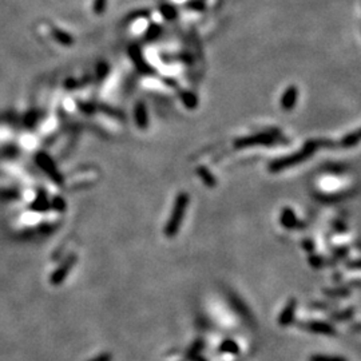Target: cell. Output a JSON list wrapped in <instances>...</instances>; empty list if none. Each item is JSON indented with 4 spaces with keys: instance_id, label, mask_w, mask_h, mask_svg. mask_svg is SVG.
Listing matches in <instances>:
<instances>
[{
    "instance_id": "obj_1",
    "label": "cell",
    "mask_w": 361,
    "mask_h": 361,
    "mask_svg": "<svg viewBox=\"0 0 361 361\" xmlns=\"http://www.w3.org/2000/svg\"><path fill=\"white\" fill-rule=\"evenodd\" d=\"M320 146H321L320 141H309V142H306L305 145H304L300 150L296 151V153H292V154L281 157V158L273 159V161L268 165V169H269L270 173L276 174V173H281V171L286 170V169H290V167L301 165L302 162L308 161V159L317 151V149Z\"/></svg>"
},
{
    "instance_id": "obj_2",
    "label": "cell",
    "mask_w": 361,
    "mask_h": 361,
    "mask_svg": "<svg viewBox=\"0 0 361 361\" xmlns=\"http://www.w3.org/2000/svg\"><path fill=\"white\" fill-rule=\"evenodd\" d=\"M189 202H190V197H189L186 191H181V193L177 194L171 214L166 221L165 229H163V233H165L167 238H174L175 235L178 234V231L181 230Z\"/></svg>"
},
{
    "instance_id": "obj_3",
    "label": "cell",
    "mask_w": 361,
    "mask_h": 361,
    "mask_svg": "<svg viewBox=\"0 0 361 361\" xmlns=\"http://www.w3.org/2000/svg\"><path fill=\"white\" fill-rule=\"evenodd\" d=\"M278 131H265V133H257V134L249 135V137H242L235 139V149H245V147L253 146H270L277 142Z\"/></svg>"
},
{
    "instance_id": "obj_4",
    "label": "cell",
    "mask_w": 361,
    "mask_h": 361,
    "mask_svg": "<svg viewBox=\"0 0 361 361\" xmlns=\"http://www.w3.org/2000/svg\"><path fill=\"white\" fill-rule=\"evenodd\" d=\"M280 223L282 225V227H285L288 230H301V229H305L306 223L301 219H298V217L296 215V211L289 206H285L281 210V214H280Z\"/></svg>"
},
{
    "instance_id": "obj_5",
    "label": "cell",
    "mask_w": 361,
    "mask_h": 361,
    "mask_svg": "<svg viewBox=\"0 0 361 361\" xmlns=\"http://www.w3.org/2000/svg\"><path fill=\"white\" fill-rule=\"evenodd\" d=\"M298 301L297 298L292 297L289 301L286 302L285 306L282 308L281 313L278 314V325L285 328V326L292 325L296 320V312H297Z\"/></svg>"
},
{
    "instance_id": "obj_6",
    "label": "cell",
    "mask_w": 361,
    "mask_h": 361,
    "mask_svg": "<svg viewBox=\"0 0 361 361\" xmlns=\"http://www.w3.org/2000/svg\"><path fill=\"white\" fill-rule=\"evenodd\" d=\"M305 328L309 332L314 334H321V336H328V337H334L337 336V329L334 328L332 322L321 321V320H312V321L306 322Z\"/></svg>"
},
{
    "instance_id": "obj_7",
    "label": "cell",
    "mask_w": 361,
    "mask_h": 361,
    "mask_svg": "<svg viewBox=\"0 0 361 361\" xmlns=\"http://www.w3.org/2000/svg\"><path fill=\"white\" fill-rule=\"evenodd\" d=\"M298 100V88L296 86H289L281 96V108L284 111H292Z\"/></svg>"
},
{
    "instance_id": "obj_8",
    "label": "cell",
    "mask_w": 361,
    "mask_h": 361,
    "mask_svg": "<svg viewBox=\"0 0 361 361\" xmlns=\"http://www.w3.org/2000/svg\"><path fill=\"white\" fill-rule=\"evenodd\" d=\"M130 56L135 63V67L138 68L139 71L143 72V74H154V70L149 66V63L145 62V58H143L139 47H137V46L130 47Z\"/></svg>"
},
{
    "instance_id": "obj_9",
    "label": "cell",
    "mask_w": 361,
    "mask_h": 361,
    "mask_svg": "<svg viewBox=\"0 0 361 361\" xmlns=\"http://www.w3.org/2000/svg\"><path fill=\"white\" fill-rule=\"evenodd\" d=\"M134 121L135 125L141 129V130H146L149 127V112L143 102L135 103L134 107Z\"/></svg>"
},
{
    "instance_id": "obj_10",
    "label": "cell",
    "mask_w": 361,
    "mask_h": 361,
    "mask_svg": "<svg viewBox=\"0 0 361 361\" xmlns=\"http://www.w3.org/2000/svg\"><path fill=\"white\" fill-rule=\"evenodd\" d=\"M322 293L329 298H342L352 294V288L346 285H338L336 288H324Z\"/></svg>"
},
{
    "instance_id": "obj_11",
    "label": "cell",
    "mask_w": 361,
    "mask_h": 361,
    "mask_svg": "<svg viewBox=\"0 0 361 361\" xmlns=\"http://www.w3.org/2000/svg\"><path fill=\"white\" fill-rule=\"evenodd\" d=\"M356 314V306H348L342 310H336L329 314V320L333 322H344L349 321L350 318Z\"/></svg>"
},
{
    "instance_id": "obj_12",
    "label": "cell",
    "mask_w": 361,
    "mask_h": 361,
    "mask_svg": "<svg viewBox=\"0 0 361 361\" xmlns=\"http://www.w3.org/2000/svg\"><path fill=\"white\" fill-rule=\"evenodd\" d=\"M195 174L198 175L199 178L202 179V182L203 185L206 187H210V189H213V187L217 186V179H215V177L213 175V173H211L207 167L205 166H198L197 169H195Z\"/></svg>"
},
{
    "instance_id": "obj_13",
    "label": "cell",
    "mask_w": 361,
    "mask_h": 361,
    "mask_svg": "<svg viewBox=\"0 0 361 361\" xmlns=\"http://www.w3.org/2000/svg\"><path fill=\"white\" fill-rule=\"evenodd\" d=\"M218 350L221 353L223 354H231V356H237V354L241 352V348L234 340H231V338H226V340H223L218 346Z\"/></svg>"
},
{
    "instance_id": "obj_14",
    "label": "cell",
    "mask_w": 361,
    "mask_h": 361,
    "mask_svg": "<svg viewBox=\"0 0 361 361\" xmlns=\"http://www.w3.org/2000/svg\"><path fill=\"white\" fill-rule=\"evenodd\" d=\"M352 191H344V193H340V194H317V199H320L321 202L324 203H336L338 201H342V199H346L352 197Z\"/></svg>"
},
{
    "instance_id": "obj_15",
    "label": "cell",
    "mask_w": 361,
    "mask_h": 361,
    "mask_svg": "<svg viewBox=\"0 0 361 361\" xmlns=\"http://www.w3.org/2000/svg\"><path fill=\"white\" fill-rule=\"evenodd\" d=\"M349 254V248L346 246H338V248H334L332 250V260L330 261H326L328 265H336L338 261H341L345 257H348Z\"/></svg>"
},
{
    "instance_id": "obj_16",
    "label": "cell",
    "mask_w": 361,
    "mask_h": 361,
    "mask_svg": "<svg viewBox=\"0 0 361 361\" xmlns=\"http://www.w3.org/2000/svg\"><path fill=\"white\" fill-rule=\"evenodd\" d=\"M205 348V341L203 340H197V341H194L193 344H191V346L187 349L186 352V358L187 360H194V358H197L199 356V353L202 352V349Z\"/></svg>"
},
{
    "instance_id": "obj_17",
    "label": "cell",
    "mask_w": 361,
    "mask_h": 361,
    "mask_svg": "<svg viewBox=\"0 0 361 361\" xmlns=\"http://www.w3.org/2000/svg\"><path fill=\"white\" fill-rule=\"evenodd\" d=\"M360 142V130H354L349 134H346L344 138L341 139V146L342 147H353Z\"/></svg>"
},
{
    "instance_id": "obj_18",
    "label": "cell",
    "mask_w": 361,
    "mask_h": 361,
    "mask_svg": "<svg viewBox=\"0 0 361 361\" xmlns=\"http://www.w3.org/2000/svg\"><path fill=\"white\" fill-rule=\"evenodd\" d=\"M229 298H230L229 301H230L231 306H234L235 309H237L235 312H237V313H238L239 316H242V317H250L249 312H248V308H246L245 304H244V302H242L241 300H239V298L237 297V296L231 294V296Z\"/></svg>"
},
{
    "instance_id": "obj_19",
    "label": "cell",
    "mask_w": 361,
    "mask_h": 361,
    "mask_svg": "<svg viewBox=\"0 0 361 361\" xmlns=\"http://www.w3.org/2000/svg\"><path fill=\"white\" fill-rule=\"evenodd\" d=\"M308 264H309L313 269H321V268H324V266L326 265V260L321 254L309 253V256H308Z\"/></svg>"
},
{
    "instance_id": "obj_20",
    "label": "cell",
    "mask_w": 361,
    "mask_h": 361,
    "mask_svg": "<svg viewBox=\"0 0 361 361\" xmlns=\"http://www.w3.org/2000/svg\"><path fill=\"white\" fill-rule=\"evenodd\" d=\"M308 361H348L342 356H329V354H321L316 353L309 356Z\"/></svg>"
},
{
    "instance_id": "obj_21",
    "label": "cell",
    "mask_w": 361,
    "mask_h": 361,
    "mask_svg": "<svg viewBox=\"0 0 361 361\" xmlns=\"http://www.w3.org/2000/svg\"><path fill=\"white\" fill-rule=\"evenodd\" d=\"M181 98H182V102L185 103V106H186L187 108H190V110L197 107V104H198V99H197L194 94H191V92H182Z\"/></svg>"
},
{
    "instance_id": "obj_22",
    "label": "cell",
    "mask_w": 361,
    "mask_h": 361,
    "mask_svg": "<svg viewBox=\"0 0 361 361\" xmlns=\"http://www.w3.org/2000/svg\"><path fill=\"white\" fill-rule=\"evenodd\" d=\"M186 7L191 8L193 11L201 12L206 8V4H205L203 0H191V2H189V3L186 4Z\"/></svg>"
},
{
    "instance_id": "obj_23",
    "label": "cell",
    "mask_w": 361,
    "mask_h": 361,
    "mask_svg": "<svg viewBox=\"0 0 361 361\" xmlns=\"http://www.w3.org/2000/svg\"><path fill=\"white\" fill-rule=\"evenodd\" d=\"M107 7V0H94V4H92V10L95 14L100 15L103 14L104 10Z\"/></svg>"
},
{
    "instance_id": "obj_24",
    "label": "cell",
    "mask_w": 361,
    "mask_h": 361,
    "mask_svg": "<svg viewBox=\"0 0 361 361\" xmlns=\"http://www.w3.org/2000/svg\"><path fill=\"white\" fill-rule=\"evenodd\" d=\"M332 227L336 233H345L348 230V226H346L345 222H342L341 219H336L332 222Z\"/></svg>"
},
{
    "instance_id": "obj_25",
    "label": "cell",
    "mask_w": 361,
    "mask_h": 361,
    "mask_svg": "<svg viewBox=\"0 0 361 361\" xmlns=\"http://www.w3.org/2000/svg\"><path fill=\"white\" fill-rule=\"evenodd\" d=\"M55 38L59 40L60 43H63V44H71V42H72L71 36L67 35V34H64L63 31H55Z\"/></svg>"
},
{
    "instance_id": "obj_26",
    "label": "cell",
    "mask_w": 361,
    "mask_h": 361,
    "mask_svg": "<svg viewBox=\"0 0 361 361\" xmlns=\"http://www.w3.org/2000/svg\"><path fill=\"white\" fill-rule=\"evenodd\" d=\"M301 248L305 250V252H308V253H313L316 245H314V241L312 238H305V239H302Z\"/></svg>"
},
{
    "instance_id": "obj_27",
    "label": "cell",
    "mask_w": 361,
    "mask_h": 361,
    "mask_svg": "<svg viewBox=\"0 0 361 361\" xmlns=\"http://www.w3.org/2000/svg\"><path fill=\"white\" fill-rule=\"evenodd\" d=\"M159 31H161V27H159V26H157V24H151L150 28L147 30L146 39H154L155 36L159 35Z\"/></svg>"
},
{
    "instance_id": "obj_28",
    "label": "cell",
    "mask_w": 361,
    "mask_h": 361,
    "mask_svg": "<svg viewBox=\"0 0 361 361\" xmlns=\"http://www.w3.org/2000/svg\"><path fill=\"white\" fill-rule=\"evenodd\" d=\"M162 14L165 15V18H166V19H173V18H175V15H177V12H175L174 8L170 7V6H167V7H163L162 8Z\"/></svg>"
},
{
    "instance_id": "obj_29",
    "label": "cell",
    "mask_w": 361,
    "mask_h": 361,
    "mask_svg": "<svg viewBox=\"0 0 361 361\" xmlns=\"http://www.w3.org/2000/svg\"><path fill=\"white\" fill-rule=\"evenodd\" d=\"M345 266L348 270H358L360 269V262L358 260H350L345 262Z\"/></svg>"
},
{
    "instance_id": "obj_30",
    "label": "cell",
    "mask_w": 361,
    "mask_h": 361,
    "mask_svg": "<svg viewBox=\"0 0 361 361\" xmlns=\"http://www.w3.org/2000/svg\"><path fill=\"white\" fill-rule=\"evenodd\" d=\"M90 361H112V354L106 352V353H102L99 356H96L95 358H91Z\"/></svg>"
},
{
    "instance_id": "obj_31",
    "label": "cell",
    "mask_w": 361,
    "mask_h": 361,
    "mask_svg": "<svg viewBox=\"0 0 361 361\" xmlns=\"http://www.w3.org/2000/svg\"><path fill=\"white\" fill-rule=\"evenodd\" d=\"M203 2H205V0H203Z\"/></svg>"
}]
</instances>
